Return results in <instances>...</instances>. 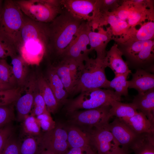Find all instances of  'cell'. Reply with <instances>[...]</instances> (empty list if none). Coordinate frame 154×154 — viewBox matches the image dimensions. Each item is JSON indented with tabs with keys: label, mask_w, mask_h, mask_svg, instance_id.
Here are the masks:
<instances>
[{
	"label": "cell",
	"mask_w": 154,
	"mask_h": 154,
	"mask_svg": "<svg viewBox=\"0 0 154 154\" xmlns=\"http://www.w3.org/2000/svg\"><path fill=\"white\" fill-rule=\"evenodd\" d=\"M48 40V23L35 21L24 15L18 52L28 65L39 64L46 54Z\"/></svg>",
	"instance_id": "1"
},
{
	"label": "cell",
	"mask_w": 154,
	"mask_h": 154,
	"mask_svg": "<svg viewBox=\"0 0 154 154\" xmlns=\"http://www.w3.org/2000/svg\"><path fill=\"white\" fill-rule=\"evenodd\" d=\"M84 21L65 8L62 9L59 15L48 23V40L46 53L49 52L60 57Z\"/></svg>",
	"instance_id": "2"
},
{
	"label": "cell",
	"mask_w": 154,
	"mask_h": 154,
	"mask_svg": "<svg viewBox=\"0 0 154 154\" xmlns=\"http://www.w3.org/2000/svg\"><path fill=\"white\" fill-rule=\"evenodd\" d=\"M24 15L14 0L3 1L0 20V37L18 52Z\"/></svg>",
	"instance_id": "3"
},
{
	"label": "cell",
	"mask_w": 154,
	"mask_h": 154,
	"mask_svg": "<svg viewBox=\"0 0 154 154\" xmlns=\"http://www.w3.org/2000/svg\"><path fill=\"white\" fill-rule=\"evenodd\" d=\"M84 62L73 93L94 88H108L110 81L106 77L105 69L106 67L104 59L88 57Z\"/></svg>",
	"instance_id": "4"
},
{
	"label": "cell",
	"mask_w": 154,
	"mask_h": 154,
	"mask_svg": "<svg viewBox=\"0 0 154 154\" xmlns=\"http://www.w3.org/2000/svg\"><path fill=\"white\" fill-rule=\"evenodd\" d=\"M80 93L78 96L67 104L66 110L68 114L80 109L87 110L110 105L113 101H120L121 100V97L110 89L94 88Z\"/></svg>",
	"instance_id": "5"
},
{
	"label": "cell",
	"mask_w": 154,
	"mask_h": 154,
	"mask_svg": "<svg viewBox=\"0 0 154 154\" xmlns=\"http://www.w3.org/2000/svg\"><path fill=\"white\" fill-rule=\"evenodd\" d=\"M23 14L37 22L48 23L61 12L60 0H15Z\"/></svg>",
	"instance_id": "6"
},
{
	"label": "cell",
	"mask_w": 154,
	"mask_h": 154,
	"mask_svg": "<svg viewBox=\"0 0 154 154\" xmlns=\"http://www.w3.org/2000/svg\"><path fill=\"white\" fill-rule=\"evenodd\" d=\"M115 43L126 58L128 64L142 67L153 64L154 40Z\"/></svg>",
	"instance_id": "7"
},
{
	"label": "cell",
	"mask_w": 154,
	"mask_h": 154,
	"mask_svg": "<svg viewBox=\"0 0 154 154\" xmlns=\"http://www.w3.org/2000/svg\"><path fill=\"white\" fill-rule=\"evenodd\" d=\"M92 28L88 22L84 21L80 25L73 39L65 49L60 57L62 59H72L80 64L85 60L91 52L87 46L89 44L88 34Z\"/></svg>",
	"instance_id": "8"
},
{
	"label": "cell",
	"mask_w": 154,
	"mask_h": 154,
	"mask_svg": "<svg viewBox=\"0 0 154 154\" xmlns=\"http://www.w3.org/2000/svg\"><path fill=\"white\" fill-rule=\"evenodd\" d=\"M110 105L81 111H77L69 114L68 121L73 125L87 127H97L104 126L112 117L110 112Z\"/></svg>",
	"instance_id": "9"
},
{
	"label": "cell",
	"mask_w": 154,
	"mask_h": 154,
	"mask_svg": "<svg viewBox=\"0 0 154 154\" xmlns=\"http://www.w3.org/2000/svg\"><path fill=\"white\" fill-rule=\"evenodd\" d=\"M38 137L41 150H46L53 154H64L69 147L66 127L61 124L56 123L54 128Z\"/></svg>",
	"instance_id": "10"
},
{
	"label": "cell",
	"mask_w": 154,
	"mask_h": 154,
	"mask_svg": "<svg viewBox=\"0 0 154 154\" xmlns=\"http://www.w3.org/2000/svg\"><path fill=\"white\" fill-rule=\"evenodd\" d=\"M89 24L94 31L99 27L109 24L113 37L116 38L125 35L130 28L126 21L120 19L112 11H94Z\"/></svg>",
	"instance_id": "11"
},
{
	"label": "cell",
	"mask_w": 154,
	"mask_h": 154,
	"mask_svg": "<svg viewBox=\"0 0 154 154\" xmlns=\"http://www.w3.org/2000/svg\"><path fill=\"white\" fill-rule=\"evenodd\" d=\"M128 16L126 22L130 27L141 25L146 19L154 21V1L128 0Z\"/></svg>",
	"instance_id": "12"
},
{
	"label": "cell",
	"mask_w": 154,
	"mask_h": 154,
	"mask_svg": "<svg viewBox=\"0 0 154 154\" xmlns=\"http://www.w3.org/2000/svg\"><path fill=\"white\" fill-rule=\"evenodd\" d=\"M106 125L87 129L92 145L97 151L98 154H109L119 146L117 141L106 127Z\"/></svg>",
	"instance_id": "13"
},
{
	"label": "cell",
	"mask_w": 154,
	"mask_h": 154,
	"mask_svg": "<svg viewBox=\"0 0 154 154\" xmlns=\"http://www.w3.org/2000/svg\"><path fill=\"white\" fill-rule=\"evenodd\" d=\"M24 86L25 93L22 96L21 94L15 102L17 119L19 122H22L31 113L37 87L36 78L33 76L27 80Z\"/></svg>",
	"instance_id": "14"
},
{
	"label": "cell",
	"mask_w": 154,
	"mask_h": 154,
	"mask_svg": "<svg viewBox=\"0 0 154 154\" xmlns=\"http://www.w3.org/2000/svg\"><path fill=\"white\" fill-rule=\"evenodd\" d=\"M106 127L119 146L128 150L139 134L135 133L121 119L117 118L112 123H108Z\"/></svg>",
	"instance_id": "15"
},
{
	"label": "cell",
	"mask_w": 154,
	"mask_h": 154,
	"mask_svg": "<svg viewBox=\"0 0 154 154\" xmlns=\"http://www.w3.org/2000/svg\"><path fill=\"white\" fill-rule=\"evenodd\" d=\"M97 29V32L91 30L89 33V49L91 52L95 50L96 58L103 60L106 56L107 46L110 42L113 40L114 37L110 27L107 28L106 30L102 27H99Z\"/></svg>",
	"instance_id": "16"
},
{
	"label": "cell",
	"mask_w": 154,
	"mask_h": 154,
	"mask_svg": "<svg viewBox=\"0 0 154 154\" xmlns=\"http://www.w3.org/2000/svg\"><path fill=\"white\" fill-rule=\"evenodd\" d=\"M96 0H61L64 6L74 15L89 23L92 20L90 15L94 10Z\"/></svg>",
	"instance_id": "17"
},
{
	"label": "cell",
	"mask_w": 154,
	"mask_h": 154,
	"mask_svg": "<svg viewBox=\"0 0 154 154\" xmlns=\"http://www.w3.org/2000/svg\"><path fill=\"white\" fill-rule=\"evenodd\" d=\"M154 21H148L144 22L138 30L135 27H130L125 35L119 38H114L113 40L115 42H122L154 40Z\"/></svg>",
	"instance_id": "18"
},
{
	"label": "cell",
	"mask_w": 154,
	"mask_h": 154,
	"mask_svg": "<svg viewBox=\"0 0 154 154\" xmlns=\"http://www.w3.org/2000/svg\"><path fill=\"white\" fill-rule=\"evenodd\" d=\"M123 54L115 43L110 49L107 51L106 56L104 59V63L107 67L110 68L115 75L123 74L128 75L131 73L128 64L122 58Z\"/></svg>",
	"instance_id": "19"
},
{
	"label": "cell",
	"mask_w": 154,
	"mask_h": 154,
	"mask_svg": "<svg viewBox=\"0 0 154 154\" xmlns=\"http://www.w3.org/2000/svg\"><path fill=\"white\" fill-rule=\"evenodd\" d=\"M137 110L144 114L154 123V89L145 93L138 94L134 98L132 103Z\"/></svg>",
	"instance_id": "20"
},
{
	"label": "cell",
	"mask_w": 154,
	"mask_h": 154,
	"mask_svg": "<svg viewBox=\"0 0 154 154\" xmlns=\"http://www.w3.org/2000/svg\"><path fill=\"white\" fill-rule=\"evenodd\" d=\"M132 76V79L128 81V88L136 89L138 94L143 93L154 88L153 74L139 68Z\"/></svg>",
	"instance_id": "21"
},
{
	"label": "cell",
	"mask_w": 154,
	"mask_h": 154,
	"mask_svg": "<svg viewBox=\"0 0 154 154\" xmlns=\"http://www.w3.org/2000/svg\"><path fill=\"white\" fill-rule=\"evenodd\" d=\"M121 119L137 134L154 133V123L140 112L130 117Z\"/></svg>",
	"instance_id": "22"
},
{
	"label": "cell",
	"mask_w": 154,
	"mask_h": 154,
	"mask_svg": "<svg viewBox=\"0 0 154 154\" xmlns=\"http://www.w3.org/2000/svg\"><path fill=\"white\" fill-rule=\"evenodd\" d=\"M69 147H81L92 146L89 134L86 129L84 131L74 125L66 127Z\"/></svg>",
	"instance_id": "23"
},
{
	"label": "cell",
	"mask_w": 154,
	"mask_h": 154,
	"mask_svg": "<svg viewBox=\"0 0 154 154\" xmlns=\"http://www.w3.org/2000/svg\"><path fill=\"white\" fill-rule=\"evenodd\" d=\"M38 89L45 102L47 110L50 113H54L59 106L47 80L42 76L37 78Z\"/></svg>",
	"instance_id": "24"
},
{
	"label": "cell",
	"mask_w": 154,
	"mask_h": 154,
	"mask_svg": "<svg viewBox=\"0 0 154 154\" xmlns=\"http://www.w3.org/2000/svg\"><path fill=\"white\" fill-rule=\"evenodd\" d=\"M47 81L59 105L65 103L68 94L52 66L48 71Z\"/></svg>",
	"instance_id": "25"
},
{
	"label": "cell",
	"mask_w": 154,
	"mask_h": 154,
	"mask_svg": "<svg viewBox=\"0 0 154 154\" xmlns=\"http://www.w3.org/2000/svg\"><path fill=\"white\" fill-rule=\"evenodd\" d=\"M130 149L135 154H154V133L138 134Z\"/></svg>",
	"instance_id": "26"
},
{
	"label": "cell",
	"mask_w": 154,
	"mask_h": 154,
	"mask_svg": "<svg viewBox=\"0 0 154 154\" xmlns=\"http://www.w3.org/2000/svg\"><path fill=\"white\" fill-rule=\"evenodd\" d=\"M11 66L14 77L19 87L23 86L26 82L28 65L19 55L11 56Z\"/></svg>",
	"instance_id": "27"
},
{
	"label": "cell",
	"mask_w": 154,
	"mask_h": 154,
	"mask_svg": "<svg viewBox=\"0 0 154 154\" xmlns=\"http://www.w3.org/2000/svg\"><path fill=\"white\" fill-rule=\"evenodd\" d=\"M110 112L112 117L116 116L117 118L123 119L130 117L137 112V109L132 103H124L114 100L112 101Z\"/></svg>",
	"instance_id": "28"
},
{
	"label": "cell",
	"mask_w": 154,
	"mask_h": 154,
	"mask_svg": "<svg viewBox=\"0 0 154 154\" xmlns=\"http://www.w3.org/2000/svg\"><path fill=\"white\" fill-rule=\"evenodd\" d=\"M52 66L60 78L68 94L73 93L76 81L64 62L62 60L56 66Z\"/></svg>",
	"instance_id": "29"
},
{
	"label": "cell",
	"mask_w": 154,
	"mask_h": 154,
	"mask_svg": "<svg viewBox=\"0 0 154 154\" xmlns=\"http://www.w3.org/2000/svg\"><path fill=\"white\" fill-rule=\"evenodd\" d=\"M22 131L26 136L39 137L41 128L36 117L31 115L27 117L22 122Z\"/></svg>",
	"instance_id": "30"
},
{
	"label": "cell",
	"mask_w": 154,
	"mask_h": 154,
	"mask_svg": "<svg viewBox=\"0 0 154 154\" xmlns=\"http://www.w3.org/2000/svg\"><path fill=\"white\" fill-rule=\"evenodd\" d=\"M128 76L123 74L115 75L114 78L109 81L108 88L114 89L116 94L120 97L127 96L128 86L127 79Z\"/></svg>",
	"instance_id": "31"
},
{
	"label": "cell",
	"mask_w": 154,
	"mask_h": 154,
	"mask_svg": "<svg viewBox=\"0 0 154 154\" xmlns=\"http://www.w3.org/2000/svg\"><path fill=\"white\" fill-rule=\"evenodd\" d=\"M41 150L38 137L26 136L21 142V154H38Z\"/></svg>",
	"instance_id": "32"
},
{
	"label": "cell",
	"mask_w": 154,
	"mask_h": 154,
	"mask_svg": "<svg viewBox=\"0 0 154 154\" xmlns=\"http://www.w3.org/2000/svg\"><path fill=\"white\" fill-rule=\"evenodd\" d=\"M22 91L20 87L0 91V106L13 104L21 96Z\"/></svg>",
	"instance_id": "33"
},
{
	"label": "cell",
	"mask_w": 154,
	"mask_h": 154,
	"mask_svg": "<svg viewBox=\"0 0 154 154\" xmlns=\"http://www.w3.org/2000/svg\"><path fill=\"white\" fill-rule=\"evenodd\" d=\"M0 79L15 87H18L12 66L4 59H0Z\"/></svg>",
	"instance_id": "34"
},
{
	"label": "cell",
	"mask_w": 154,
	"mask_h": 154,
	"mask_svg": "<svg viewBox=\"0 0 154 154\" xmlns=\"http://www.w3.org/2000/svg\"><path fill=\"white\" fill-rule=\"evenodd\" d=\"M48 112L44 101L37 85L34 94L33 107L30 115L36 117L43 113Z\"/></svg>",
	"instance_id": "35"
},
{
	"label": "cell",
	"mask_w": 154,
	"mask_h": 154,
	"mask_svg": "<svg viewBox=\"0 0 154 154\" xmlns=\"http://www.w3.org/2000/svg\"><path fill=\"white\" fill-rule=\"evenodd\" d=\"M123 1L119 0H96L94 11L114 12L121 5Z\"/></svg>",
	"instance_id": "36"
},
{
	"label": "cell",
	"mask_w": 154,
	"mask_h": 154,
	"mask_svg": "<svg viewBox=\"0 0 154 154\" xmlns=\"http://www.w3.org/2000/svg\"><path fill=\"white\" fill-rule=\"evenodd\" d=\"M13 105L0 106V129L14 119L15 116Z\"/></svg>",
	"instance_id": "37"
},
{
	"label": "cell",
	"mask_w": 154,
	"mask_h": 154,
	"mask_svg": "<svg viewBox=\"0 0 154 154\" xmlns=\"http://www.w3.org/2000/svg\"><path fill=\"white\" fill-rule=\"evenodd\" d=\"M36 117L40 128L44 132L54 128L56 123L53 120L49 112L43 113Z\"/></svg>",
	"instance_id": "38"
},
{
	"label": "cell",
	"mask_w": 154,
	"mask_h": 154,
	"mask_svg": "<svg viewBox=\"0 0 154 154\" xmlns=\"http://www.w3.org/2000/svg\"><path fill=\"white\" fill-rule=\"evenodd\" d=\"M21 142L13 135L7 142L1 154H21Z\"/></svg>",
	"instance_id": "39"
},
{
	"label": "cell",
	"mask_w": 154,
	"mask_h": 154,
	"mask_svg": "<svg viewBox=\"0 0 154 154\" xmlns=\"http://www.w3.org/2000/svg\"><path fill=\"white\" fill-rule=\"evenodd\" d=\"M62 60L64 62L67 66L72 76L75 80L76 83L84 64H80L72 59H62Z\"/></svg>",
	"instance_id": "40"
},
{
	"label": "cell",
	"mask_w": 154,
	"mask_h": 154,
	"mask_svg": "<svg viewBox=\"0 0 154 154\" xmlns=\"http://www.w3.org/2000/svg\"><path fill=\"white\" fill-rule=\"evenodd\" d=\"M13 127L8 124L0 129V154H1L5 145L13 135Z\"/></svg>",
	"instance_id": "41"
},
{
	"label": "cell",
	"mask_w": 154,
	"mask_h": 154,
	"mask_svg": "<svg viewBox=\"0 0 154 154\" xmlns=\"http://www.w3.org/2000/svg\"><path fill=\"white\" fill-rule=\"evenodd\" d=\"M128 0H123L121 5L113 12L119 19L126 21L128 16Z\"/></svg>",
	"instance_id": "42"
},
{
	"label": "cell",
	"mask_w": 154,
	"mask_h": 154,
	"mask_svg": "<svg viewBox=\"0 0 154 154\" xmlns=\"http://www.w3.org/2000/svg\"><path fill=\"white\" fill-rule=\"evenodd\" d=\"M92 146L70 148L64 154H97Z\"/></svg>",
	"instance_id": "43"
},
{
	"label": "cell",
	"mask_w": 154,
	"mask_h": 154,
	"mask_svg": "<svg viewBox=\"0 0 154 154\" xmlns=\"http://www.w3.org/2000/svg\"><path fill=\"white\" fill-rule=\"evenodd\" d=\"M129 150L119 147L116 148L109 154H128Z\"/></svg>",
	"instance_id": "44"
},
{
	"label": "cell",
	"mask_w": 154,
	"mask_h": 154,
	"mask_svg": "<svg viewBox=\"0 0 154 154\" xmlns=\"http://www.w3.org/2000/svg\"><path fill=\"white\" fill-rule=\"evenodd\" d=\"M15 88L16 87H15L0 79V91L9 90Z\"/></svg>",
	"instance_id": "45"
},
{
	"label": "cell",
	"mask_w": 154,
	"mask_h": 154,
	"mask_svg": "<svg viewBox=\"0 0 154 154\" xmlns=\"http://www.w3.org/2000/svg\"><path fill=\"white\" fill-rule=\"evenodd\" d=\"M38 154H53L50 152L45 149L42 150Z\"/></svg>",
	"instance_id": "46"
},
{
	"label": "cell",
	"mask_w": 154,
	"mask_h": 154,
	"mask_svg": "<svg viewBox=\"0 0 154 154\" xmlns=\"http://www.w3.org/2000/svg\"><path fill=\"white\" fill-rule=\"evenodd\" d=\"M3 1V0H0V20L2 11Z\"/></svg>",
	"instance_id": "47"
}]
</instances>
